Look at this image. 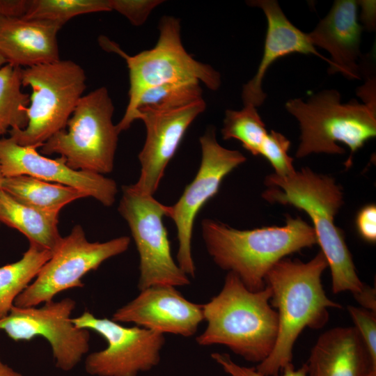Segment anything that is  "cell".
Instances as JSON below:
<instances>
[{
	"instance_id": "cell-3",
	"label": "cell",
	"mask_w": 376,
	"mask_h": 376,
	"mask_svg": "<svg viewBox=\"0 0 376 376\" xmlns=\"http://www.w3.org/2000/svg\"><path fill=\"white\" fill-rule=\"evenodd\" d=\"M202 236L210 256L221 269L234 273L251 291L265 287V276L281 259L316 244L313 228L299 217H288L282 226L238 230L205 219Z\"/></svg>"
},
{
	"instance_id": "cell-18",
	"label": "cell",
	"mask_w": 376,
	"mask_h": 376,
	"mask_svg": "<svg viewBox=\"0 0 376 376\" xmlns=\"http://www.w3.org/2000/svg\"><path fill=\"white\" fill-rule=\"evenodd\" d=\"M358 2L336 0L328 14L308 33L311 44L331 55L328 73L340 72L349 79H359L361 69L357 61L363 28L358 22Z\"/></svg>"
},
{
	"instance_id": "cell-10",
	"label": "cell",
	"mask_w": 376,
	"mask_h": 376,
	"mask_svg": "<svg viewBox=\"0 0 376 376\" xmlns=\"http://www.w3.org/2000/svg\"><path fill=\"white\" fill-rule=\"evenodd\" d=\"M130 238L122 236L104 242H91L81 226L62 238L34 280L15 299L17 307L36 306L53 300L59 292L84 286L82 278L107 259L126 251Z\"/></svg>"
},
{
	"instance_id": "cell-4",
	"label": "cell",
	"mask_w": 376,
	"mask_h": 376,
	"mask_svg": "<svg viewBox=\"0 0 376 376\" xmlns=\"http://www.w3.org/2000/svg\"><path fill=\"white\" fill-rule=\"evenodd\" d=\"M271 290L247 289L228 272L221 291L202 305L205 331L199 345H221L247 361L257 364L272 352L278 334V315L269 303Z\"/></svg>"
},
{
	"instance_id": "cell-14",
	"label": "cell",
	"mask_w": 376,
	"mask_h": 376,
	"mask_svg": "<svg viewBox=\"0 0 376 376\" xmlns=\"http://www.w3.org/2000/svg\"><path fill=\"white\" fill-rule=\"evenodd\" d=\"M44 304L40 308L13 306L8 315L0 320V330L15 341L45 338L52 347L56 366L63 371L71 370L88 351L89 331L72 322L70 315L76 305L73 299Z\"/></svg>"
},
{
	"instance_id": "cell-29",
	"label": "cell",
	"mask_w": 376,
	"mask_h": 376,
	"mask_svg": "<svg viewBox=\"0 0 376 376\" xmlns=\"http://www.w3.org/2000/svg\"><path fill=\"white\" fill-rule=\"evenodd\" d=\"M347 311L366 347L373 367L376 369V312L350 305Z\"/></svg>"
},
{
	"instance_id": "cell-23",
	"label": "cell",
	"mask_w": 376,
	"mask_h": 376,
	"mask_svg": "<svg viewBox=\"0 0 376 376\" xmlns=\"http://www.w3.org/2000/svg\"><path fill=\"white\" fill-rule=\"evenodd\" d=\"M52 252L29 244L18 261L0 267V320L6 317L16 297L36 278Z\"/></svg>"
},
{
	"instance_id": "cell-28",
	"label": "cell",
	"mask_w": 376,
	"mask_h": 376,
	"mask_svg": "<svg viewBox=\"0 0 376 376\" xmlns=\"http://www.w3.org/2000/svg\"><path fill=\"white\" fill-rule=\"evenodd\" d=\"M290 147V141L274 130L267 133L261 145L260 155L271 164L277 175L285 176L295 171L293 158L288 154Z\"/></svg>"
},
{
	"instance_id": "cell-26",
	"label": "cell",
	"mask_w": 376,
	"mask_h": 376,
	"mask_svg": "<svg viewBox=\"0 0 376 376\" xmlns=\"http://www.w3.org/2000/svg\"><path fill=\"white\" fill-rule=\"evenodd\" d=\"M111 10L110 0H32L23 18L50 21L63 26L77 15Z\"/></svg>"
},
{
	"instance_id": "cell-12",
	"label": "cell",
	"mask_w": 376,
	"mask_h": 376,
	"mask_svg": "<svg viewBox=\"0 0 376 376\" xmlns=\"http://www.w3.org/2000/svg\"><path fill=\"white\" fill-rule=\"evenodd\" d=\"M75 326L102 336L107 347L89 354L85 370L93 376H138L160 361L164 334L141 327H127L111 319L97 318L86 311L71 319Z\"/></svg>"
},
{
	"instance_id": "cell-19",
	"label": "cell",
	"mask_w": 376,
	"mask_h": 376,
	"mask_svg": "<svg viewBox=\"0 0 376 376\" xmlns=\"http://www.w3.org/2000/svg\"><path fill=\"white\" fill-rule=\"evenodd\" d=\"M61 27L50 21L0 16V54L22 68L57 61Z\"/></svg>"
},
{
	"instance_id": "cell-34",
	"label": "cell",
	"mask_w": 376,
	"mask_h": 376,
	"mask_svg": "<svg viewBox=\"0 0 376 376\" xmlns=\"http://www.w3.org/2000/svg\"><path fill=\"white\" fill-rule=\"evenodd\" d=\"M358 5L361 7V26L368 31H373L375 29V1H357Z\"/></svg>"
},
{
	"instance_id": "cell-13",
	"label": "cell",
	"mask_w": 376,
	"mask_h": 376,
	"mask_svg": "<svg viewBox=\"0 0 376 376\" xmlns=\"http://www.w3.org/2000/svg\"><path fill=\"white\" fill-rule=\"evenodd\" d=\"M205 109L206 103L203 97L137 109L135 120L140 119L145 124L146 138L138 155L140 176L131 185L135 191L154 195L187 130Z\"/></svg>"
},
{
	"instance_id": "cell-39",
	"label": "cell",
	"mask_w": 376,
	"mask_h": 376,
	"mask_svg": "<svg viewBox=\"0 0 376 376\" xmlns=\"http://www.w3.org/2000/svg\"><path fill=\"white\" fill-rule=\"evenodd\" d=\"M368 376H376V372H374V371L371 372V373L368 375Z\"/></svg>"
},
{
	"instance_id": "cell-32",
	"label": "cell",
	"mask_w": 376,
	"mask_h": 376,
	"mask_svg": "<svg viewBox=\"0 0 376 376\" xmlns=\"http://www.w3.org/2000/svg\"><path fill=\"white\" fill-rule=\"evenodd\" d=\"M356 226L362 239L370 243L376 241L375 205H366L359 211L356 218Z\"/></svg>"
},
{
	"instance_id": "cell-20",
	"label": "cell",
	"mask_w": 376,
	"mask_h": 376,
	"mask_svg": "<svg viewBox=\"0 0 376 376\" xmlns=\"http://www.w3.org/2000/svg\"><path fill=\"white\" fill-rule=\"evenodd\" d=\"M306 376H368L376 369L354 327H338L322 333L305 363Z\"/></svg>"
},
{
	"instance_id": "cell-16",
	"label": "cell",
	"mask_w": 376,
	"mask_h": 376,
	"mask_svg": "<svg viewBox=\"0 0 376 376\" xmlns=\"http://www.w3.org/2000/svg\"><path fill=\"white\" fill-rule=\"evenodd\" d=\"M111 320L132 322L163 334L190 337L204 316L202 305L185 298L176 287L157 285L140 290L136 298L115 311Z\"/></svg>"
},
{
	"instance_id": "cell-8",
	"label": "cell",
	"mask_w": 376,
	"mask_h": 376,
	"mask_svg": "<svg viewBox=\"0 0 376 376\" xmlns=\"http://www.w3.org/2000/svg\"><path fill=\"white\" fill-rule=\"evenodd\" d=\"M114 106L105 86L83 95L62 130L41 146L40 153L58 154L72 169L98 174L112 171L118 134Z\"/></svg>"
},
{
	"instance_id": "cell-38",
	"label": "cell",
	"mask_w": 376,
	"mask_h": 376,
	"mask_svg": "<svg viewBox=\"0 0 376 376\" xmlns=\"http://www.w3.org/2000/svg\"><path fill=\"white\" fill-rule=\"evenodd\" d=\"M3 179H4V176H3V173H2L1 166H0V191L3 190L2 189V185H3Z\"/></svg>"
},
{
	"instance_id": "cell-35",
	"label": "cell",
	"mask_w": 376,
	"mask_h": 376,
	"mask_svg": "<svg viewBox=\"0 0 376 376\" xmlns=\"http://www.w3.org/2000/svg\"><path fill=\"white\" fill-rule=\"evenodd\" d=\"M354 297L362 308L376 312V292L375 288L366 285L363 290L354 295Z\"/></svg>"
},
{
	"instance_id": "cell-24",
	"label": "cell",
	"mask_w": 376,
	"mask_h": 376,
	"mask_svg": "<svg viewBox=\"0 0 376 376\" xmlns=\"http://www.w3.org/2000/svg\"><path fill=\"white\" fill-rule=\"evenodd\" d=\"M21 70L10 63L0 68V136L27 125L30 95L22 90Z\"/></svg>"
},
{
	"instance_id": "cell-33",
	"label": "cell",
	"mask_w": 376,
	"mask_h": 376,
	"mask_svg": "<svg viewBox=\"0 0 376 376\" xmlns=\"http://www.w3.org/2000/svg\"><path fill=\"white\" fill-rule=\"evenodd\" d=\"M32 0H0V16L23 18L28 13Z\"/></svg>"
},
{
	"instance_id": "cell-22",
	"label": "cell",
	"mask_w": 376,
	"mask_h": 376,
	"mask_svg": "<svg viewBox=\"0 0 376 376\" xmlns=\"http://www.w3.org/2000/svg\"><path fill=\"white\" fill-rule=\"evenodd\" d=\"M2 189L22 204L57 215L68 203L86 197L75 188L24 175L4 178Z\"/></svg>"
},
{
	"instance_id": "cell-11",
	"label": "cell",
	"mask_w": 376,
	"mask_h": 376,
	"mask_svg": "<svg viewBox=\"0 0 376 376\" xmlns=\"http://www.w3.org/2000/svg\"><path fill=\"white\" fill-rule=\"evenodd\" d=\"M201 161L194 180L185 187L173 205H168L166 217L176 228L178 250L177 263L189 277H195L196 267L191 253L195 219L203 206L217 194L223 179L246 158L238 150L221 146L215 130L208 127L200 136Z\"/></svg>"
},
{
	"instance_id": "cell-5",
	"label": "cell",
	"mask_w": 376,
	"mask_h": 376,
	"mask_svg": "<svg viewBox=\"0 0 376 376\" xmlns=\"http://www.w3.org/2000/svg\"><path fill=\"white\" fill-rule=\"evenodd\" d=\"M159 38L154 47L130 56L105 36L100 46L126 61L129 70V101L125 112L116 125L118 132L127 130L135 120L139 99L148 89L168 83L202 82L212 91L221 86L220 73L210 65L194 58L185 49L180 36V21L164 15L158 26Z\"/></svg>"
},
{
	"instance_id": "cell-25",
	"label": "cell",
	"mask_w": 376,
	"mask_h": 376,
	"mask_svg": "<svg viewBox=\"0 0 376 376\" xmlns=\"http://www.w3.org/2000/svg\"><path fill=\"white\" fill-rule=\"evenodd\" d=\"M221 133L223 139H237L246 150L257 156L268 132L256 107L246 105L238 111L226 110Z\"/></svg>"
},
{
	"instance_id": "cell-2",
	"label": "cell",
	"mask_w": 376,
	"mask_h": 376,
	"mask_svg": "<svg viewBox=\"0 0 376 376\" xmlns=\"http://www.w3.org/2000/svg\"><path fill=\"white\" fill-rule=\"evenodd\" d=\"M265 184L269 187L262 194L264 199L292 205L311 219L320 251L330 267L333 293L349 291L354 296L361 292L366 284L360 280L344 235L334 222L343 203L341 187L334 179L304 168L285 176L268 175Z\"/></svg>"
},
{
	"instance_id": "cell-15",
	"label": "cell",
	"mask_w": 376,
	"mask_h": 376,
	"mask_svg": "<svg viewBox=\"0 0 376 376\" xmlns=\"http://www.w3.org/2000/svg\"><path fill=\"white\" fill-rule=\"evenodd\" d=\"M39 146H23L10 137L0 139V166L4 178L29 175L75 188L104 206H111L118 193L116 182L103 175L71 169L65 159L48 158Z\"/></svg>"
},
{
	"instance_id": "cell-36",
	"label": "cell",
	"mask_w": 376,
	"mask_h": 376,
	"mask_svg": "<svg viewBox=\"0 0 376 376\" xmlns=\"http://www.w3.org/2000/svg\"><path fill=\"white\" fill-rule=\"evenodd\" d=\"M0 376H22L8 365L3 363L0 358Z\"/></svg>"
},
{
	"instance_id": "cell-6",
	"label": "cell",
	"mask_w": 376,
	"mask_h": 376,
	"mask_svg": "<svg viewBox=\"0 0 376 376\" xmlns=\"http://www.w3.org/2000/svg\"><path fill=\"white\" fill-rule=\"evenodd\" d=\"M285 107L299 123L297 158L311 153L343 155L345 150L337 144L340 142L350 150L349 166L352 155L376 136V109L356 100L343 104L335 89L322 91L306 102L290 99Z\"/></svg>"
},
{
	"instance_id": "cell-7",
	"label": "cell",
	"mask_w": 376,
	"mask_h": 376,
	"mask_svg": "<svg viewBox=\"0 0 376 376\" xmlns=\"http://www.w3.org/2000/svg\"><path fill=\"white\" fill-rule=\"evenodd\" d=\"M22 86L31 89L25 109L28 122L24 129L8 131L9 137L23 146H42L50 137L65 129L86 88L84 69L70 60L22 68Z\"/></svg>"
},
{
	"instance_id": "cell-1",
	"label": "cell",
	"mask_w": 376,
	"mask_h": 376,
	"mask_svg": "<svg viewBox=\"0 0 376 376\" xmlns=\"http://www.w3.org/2000/svg\"><path fill=\"white\" fill-rule=\"evenodd\" d=\"M328 267L320 251L307 263L284 258L265 276L271 290L269 303L278 315L274 347L255 368L266 376H278L292 364L294 345L306 328L319 329L329 320V308L342 306L326 295L321 276Z\"/></svg>"
},
{
	"instance_id": "cell-17",
	"label": "cell",
	"mask_w": 376,
	"mask_h": 376,
	"mask_svg": "<svg viewBox=\"0 0 376 376\" xmlns=\"http://www.w3.org/2000/svg\"><path fill=\"white\" fill-rule=\"evenodd\" d=\"M262 9L267 19V32L263 56L253 77L243 86L244 106L255 107L263 104L267 94L263 81L269 66L276 60L293 53L314 54L330 65V61L320 54L311 44L308 33L302 32L287 18L275 0H253L246 3Z\"/></svg>"
},
{
	"instance_id": "cell-37",
	"label": "cell",
	"mask_w": 376,
	"mask_h": 376,
	"mask_svg": "<svg viewBox=\"0 0 376 376\" xmlns=\"http://www.w3.org/2000/svg\"><path fill=\"white\" fill-rule=\"evenodd\" d=\"M7 61L4 58V57L0 54V68L7 64Z\"/></svg>"
},
{
	"instance_id": "cell-30",
	"label": "cell",
	"mask_w": 376,
	"mask_h": 376,
	"mask_svg": "<svg viewBox=\"0 0 376 376\" xmlns=\"http://www.w3.org/2000/svg\"><path fill=\"white\" fill-rule=\"evenodd\" d=\"M162 2V0H110L111 10L119 13L136 26L144 24L152 10Z\"/></svg>"
},
{
	"instance_id": "cell-27",
	"label": "cell",
	"mask_w": 376,
	"mask_h": 376,
	"mask_svg": "<svg viewBox=\"0 0 376 376\" xmlns=\"http://www.w3.org/2000/svg\"><path fill=\"white\" fill-rule=\"evenodd\" d=\"M202 92L200 83L198 81L168 83L157 86L148 89L142 94L136 110L140 107L163 102L200 98L203 97Z\"/></svg>"
},
{
	"instance_id": "cell-31",
	"label": "cell",
	"mask_w": 376,
	"mask_h": 376,
	"mask_svg": "<svg viewBox=\"0 0 376 376\" xmlns=\"http://www.w3.org/2000/svg\"><path fill=\"white\" fill-rule=\"evenodd\" d=\"M211 357L229 376H266L259 373L255 368L237 364L226 353L214 352L211 354ZM278 376H306V364H303L298 369H295L293 365L290 366Z\"/></svg>"
},
{
	"instance_id": "cell-9",
	"label": "cell",
	"mask_w": 376,
	"mask_h": 376,
	"mask_svg": "<svg viewBox=\"0 0 376 376\" xmlns=\"http://www.w3.org/2000/svg\"><path fill=\"white\" fill-rule=\"evenodd\" d=\"M167 207L152 195L139 193L131 185L123 187L118 210L130 227L139 255V290L157 285L190 284L189 277L172 257L163 223Z\"/></svg>"
},
{
	"instance_id": "cell-21",
	"label": "cell",
	"mask_w": 376,
	"mask_h": 376,
	"mask_svg": "<svg viewBox=\"0 0 376 376\" xmlns=\"http://www.w3.org/2000/svg\"><path fill=\"white\" fill-rule=\"evenodd\" d=\"M15 228L24 235L29 243L54 252L63 237L59 233L58 215L29 207L0 191V224Z\"/></svg>"
}]
</instances>
